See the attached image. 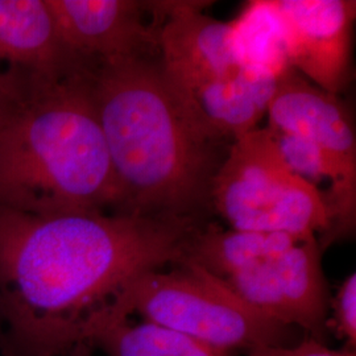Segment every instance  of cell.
Returning a JSON list of instances; mask_svg holds the SVG:
<instances>
[{
  "instance_id": "1",
  "label": "cell",
  "mask_w": 356,
  "mask_h": 356,
  "mask_svg": "<svg viewBox=\"0 0 356 356\" xmlns=\"http://www.w3.org/2000/svg\"><path fill=\"white\" fill-rule=\"evenodd\" d=\"M204 222L0 210L1 356H66L141 275L188 259Z\"/></svg>"
},
{
  "instance_id": "2",
  "label": "cell",
  "mask_w": 356,
  "mask_h": 356,
  "mask_svg": "<svg viewBox=\"0 0 356 356\" xmlns=\"http://www.w3.org/2000/svg\"><path fill=\"white\" fill-rule=\"evenodd\" d=\"M90 82L119 213L204 222L231 140L169 81L159 56L98 63Z\"/></svg>"
},
{
  "instance_id": "3",
  "label": "cell",
  "mask_w": 356,
  "mask_h": 356,
  "mask_svg": "<svg viewBox=\"0 0 356 356\" xmlns=\"http://www.w3.org/2000/svg\"><path fill=\"white\" fill-rule=\"evenodd\" d=\"M92 67L35 79L0 128V210L119 213L122 191L92 101Z\"/></svg>"
},
{
  "instance_id": "4",
  "label": "cell",
  "mask_w": 356,
  "mask_h": 356,
  "mask_svg": "<svg viewBox=\"0 0 356 356\" xmlns=\"http://www.w3.org/2000/svg\"><path fill=\"white\" fill-rule=\"evenodd\" d=\"M321 252L316 236L206 225L193 239L186 261L222 281L264 317L298 326L321 341L330 306Z\"/></svg>"
},
{
  "instance_id": "5",
  "label": "cell",
  "mask_w": 356,
  "mask_h": 356,
  "mask_svg": "<svg viewBox=\"0 0 356 356\" xmlns=\"http://www.w3.org/2000/svg\"><path fill=\"white\" fill-rule=\"evenodd\" d=\"M131 314L229 354L281 346L289 331L257 313L222 281L191 261L132 281L99 314L94 332L110 321L129 318Z\"/></svg>"
},
{
  "instance_id": "6",
  "label": "cell",
  "mask_w": 356,
  "mask_h": 356,
  "mask_svg": "<svg viewBox=\"0 0 356 356\" xmlns=\"http://www.w3.org/2000/svg\"><path fill=\"white\" fill-rule=\"evenodd\" d=\"M294 178L268 128H256L231 143L211 184V209L231 229L275 232Z\"/></svg>"
},
{
  "instance_id": "7",
  "label": "cell",
  "mask_w": 356,
  "mask_h": 356,
  "mask_svg": "<svg viewBox=\"0 0 356 356\" xmlns=\"http://www.w3.org/2000/svg\"><path fill=\"white\" fill-rule=\"evenodd\" d=\"M66 49L88 64L159 56V1L45 0Z\"/></svg>"
},
{
  "instance_id": "8",
  "label": "cell",
  "mask_w": 356,
  "mask_h": 356,
  "mask_svg": "<svg viewBox=\"0 0 356 356\" xmlns=\"http://www.w3.org/2000/svg\"><path fill=\"white\" fill-rule=\"evenodd\" d=\"M293 70L339 95L351 81L354 0H276Z\"/></svg>"
},
{
  "instance_id": "9",
  "label": "cell",
  "mask_w": 356,
  "mask_h": 356,
  "mask_svg": "<svg viewBox=\"0 0 356 356\" xmlns=\"http://www.w3.org/2000/svg\"><path fill=\"white\" fill-rule=\"evenodd\" d=\"M267 128L316 143L330 157L347 201L356 207V136L348 108L334 95L289 69L279 76L268 107Z\"/></svg>"
},
{
  "instance_id": "10",
  "label": "cell",
  "mask_w": 356,
  "mask_h": 356,
  "mask_svg": "<svg viewBox=\"0 0 356 356\" xmlns=\"http://www.w3.org/2000/svg\"><path fill=\"white\" fill-rule=\"evenodd\" d=\"M206 4L161 1L159 60L169 81L191 99L198 90L242 69L231 48L229 23L204 15Z\"/></svg>"
},
{
  "instance_id": "11",
  "label": "cell",
  "mask_w": 356,
  "mask_h": 356,
  "mask_svg": "<svg viewBox=\"0 0 356 356\" xmlns=\"http://www.w3.org/2000/svg\"><path fill=\"white\" fill-rule=\"evenodd\" d=\"M92 66L66 49L45 0H0V73L64 79Z\"/></svg>"
},
{
  "instance_id": "12",
  "label": "cell",
  "mask_w": 356,
  "mask_h": 356,
  "mask_svg": "<svg viewBox=\"0 0 356 356\" xmlns=\"http://www.w3.org/2000/svg\"><path fill=\"white\" fill-rule=\"evenodd\" d=\"M279 78L241 69L226 81L198 90L191 101L207 122L231 141L259 128Z\"/></svg>"
},
{
  "instance_id": "13",
  "label": "cell",
  "mask_w": 356,
  "mask_h": 356,
  "mask_svg": "<svg viewBox=\"0 0 356 356\" xmlns=\"http://www.w3.org/2000/svg\"><path fill=\"white\" fill-rule=\"evenodd\" d=\"M229 41L243 69L275 78L292 69L285 26L276 0L247 3L241 15L229 22Z\"/></svg>"
},
{
  "instance_id": "14",
  "label": "cell",
  "mask_w": 356,
  "mask_h": 356,
  "mask_svg": "<svg viewBox=\"0 0 356 356\" xmlns=\"http://www.w3.org/2000/svg\"><path fill=\"white\" fill-rule=\"evenodd\" d=\"M106 356H232L149 322L110 321L90 338Z\"/></svg>"
},
{
  "instance_id": "15",
  "label": "cell",
  "mask_w": 356,
  "mask_h": 356,
  "mask_svg": "<svg viewBox=\"0 0 356 356\" xmlns=\"http://www.w3.org/2000/svg\"><path fill=\"white\" fill-rule=\"evenodd\" d=\"M331 326L338 338L343 339L348 350L356 346V275H350L331 300Z\"/></svg>"
},
{
  "instance_id": "16",
  "label": "cell",
  "mask_w": 356,
  "mask_h": 356,
  "mask_svg": "<svg viewBox=\"0 0 356 356\" xmlns=\"http://www.w3.org/2000/svg\"><path fill=\"white\" fill-rule=\"evenodd\" d=\"M248 354L254 356H356L355 351L346 350H331L318 339L307 335L296 346H268L261 347Z\"/></svg>"
},
{
  "instance_id": "17",
  "label": "cell",
  "mask_w": 356,
  "mask_h": 356,
  "mask_svg": "<svg viewBox=\"0 0 356 356\" xmlns=\"http://www.w3.org/2000/svg\"><path fill=\"white\" fill-rule=\"evenodd\" d=\"M33 81L35 78L31 76L0 73V128L15 111Z\"/></svg>"
},
{
  "instance_id": "18",
  "label": "cell",
  "mask_w": 356,
  "mask_h": 356,
  "mask_svg": "<svg viewBox=\"0 0 356 356\" xmlns=\"http://www.w3.org/2000/svg\"><path fill=\"white\" fill-rule=\"evenodd\" d=\"M92 346L89 343H81L76 346L66 356H91L92 354Z\"/></svg>"
},
{
  "instance_id": "19",
  "label": "cell",
  "mask_w": 356,
  "mask_h": 356,
  "mask_svg": "<svg viewBox=\"0 0 356 356\" xmlns=\"http://www.w3.org/2000/svg\"><path fill=\"white\" fill-rule=\"evenodd\" d=\"M3 339H4V329H3V319H1V313H0V348L3 344Z\"/></svg>"
},
{
  "instance_id": "20",
  "label": "cell",
  "mask_w": 356,
  "mask_h": 356,
  "mask_svg": "<svg viewBox=\"0 0 356 356\" xmlns=\"http://www.w3.org/2000/svg\"><path fill=\"white\" fill-rule=\"evenodd\" d=\"M248 356H254V355H251V354H248Z\"/></svg>"
}]
</instances>
